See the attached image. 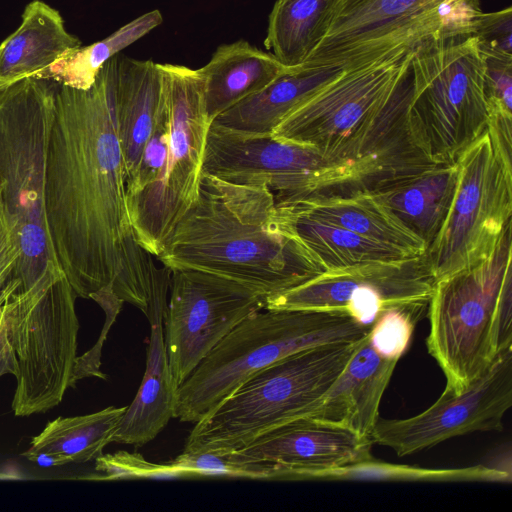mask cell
I'll return each instance as SVG.
<instances>
[{"label":"cell","instance_id":"obj_1","mask_svg":"<svg viewBox=\"0 0 512 512\" xmlns=\"http://www.w3.org/2000/svg\"><path fill=\"white\" fill-rule=\"evenodd\" d=\"M119 55L80 90L58 85L45 172L44 206L57 261L76 295L127 302L163 322L171 270L137 242L126 202L118 135Z\"/></svg>","mask_w":512,"mask_h":512},{"label":"cell","instance_id":"obj_2","mask_svg":"<svg viewBox=\"0 0 512 512\" xmlns=\"http://www.w3.org/2000/svg\"><path fill=\"white\" fill-rule=\"evenodd\" d=\"M170 270L215 275L265 299L325 272L278 214L266 186L201 173L195 201L157 257Z\"/></svg>","mask_w":512,"mask_h":512},{"label":"cell","instance_id":"obj_3","mask_svg":"<svg viewBox=\"0 0 512 512\" xmlns=\"http://www.w3.org/2000/svg\"><path fill=\"white\" fill-rule=\"evenodd\" d=\"M58 84L36 77L0 89V204L20 258L10 280L26 290L64 274L44 206L46 159Z\"/></svg>","mask_w":512,"mask_h":512},{"label":"cell","instance_id":"obj_4","mask_svg":"<svg viewBox=\"0 0 512 512\" xmlns=\"http://www.w3.org/2000/svg\"><path fill=\"white\" fill-rule=\"evenodd\" d=\"M511 229L486 259L435 280L426 345L451 391H463L512 347Z\"/></svg>","mask_w":512,"mask_h":512},{"label":"cell","instance_id":"obj_5","mask_svg":"<svg viewBox=\"0 0 512 512\" xmlns=\"http://www.w3.org/2000/svg\"><path fill=\"white\" fill-rule=\"evenodd\" d=\"M262 310L237 324L179 386L174 418L197 423L258 370L301 350L359 342L372 327L338 312Z\"/></svg>","mask_w":512,"mask_h":512},{"label":"cell","instance_id":"obj_6","mask_svg":"<svg viewBox=\"0 0 512 512\" xmlns=\"http://www.w3.org/2000/svg\"><path fill=\"white\" fill-rule=\"evenodd\" d=\"M359 342L301 350L253 373L195 423L183 451H237L278 426L306 417L339 377Z\"/></svg>","mask_w":512,"mask_h":512},{"label":"cell","instance_id":"obj_7","mask_svg":"<svg viewBox=\"0 0 512 512\" xmlns=\"http://www.w3.org/2000/svg\"><path fill=\"white\" fill-rule=\"evenodd\" d=\"M408 127L434 164H453L488 127L475 35L431 36L411 49Z\"/></svg>","mask_w":512,"mask_h":512},{"label":"cell","instance_id":"obj_8","mask_svg":"<svg viewBox=\"0 0 512 512\" xmlns=\"http://www.w3.org/2000/svg\"><path fill=\"white\" fill-rule=\"evenodd\" d=\"M0 296L16 364L12 410L16 416L45 412L75 383L77 295L62 274L26 290L4 287Z\"/></svg>","mask_w":512,"mask_h":512},{"label":"cell","instance_id":"obj_9","mask_svg":"<svg viewBox=\"0 0 512 512\" xmlns=\"http://www.w3.org/2000/svg\"><path fill=\"white\" fill-rule=\"evenodd\" d=\"M481 0H336L305 67L345 71L411 50L431 36L473 35Z\"/></svg>","mask_w":512,"mask_h":512},{"label":"cell","instance_id":"obj_10","mask_svg":"<svg viewBox=\"0 0 512 512\" xmlns=\"http://www.w3.org/2000/svg\"><path fill=\"white\" fill-rule=\"evenodd\" d=\"M159 65L165 77L169 108L168 153L157 181L126 200L137 242L154 257L162 253L175 226L197 197L211 125L199 69Z\"/></svg>","mask_w":512,"mask_h":512},{"label":"cell","instance_id":"obj_11","mask_svg":"<svg viewBox=\"0 0 512 512\" xmlns=\"http://www.w3.org/2000/svg\"><path fill=\"white\" fill-rule=\"evenodd\" d=\"M445 222L424 253L435 280L486 259L512 215V162L487 129L458 158Z\"/></svg>","mask_w":512,"mask_h":512},{"label":"cell","instance_id":"obj_12","mask_svg":"<svg viewBox=\"0 0 512 512\" xmlns=\"http://www.w3.org/2000/svg\"><path fill=\"white\" fill-rule=\"evenodd\" d=\"M410 58L408 50L363 68L344 70L289 113L271 136L312 147L353 170L358 148L390 99Z\"/></svg>","mask_w":512,"mask_h":512},{"label":"cell","instance_id":"obj_13","mask_svg":"<svg viewBox=\"0 0 512 512\" xmlns=\"http://www.w3.org/2000/svg\"><path fill=\"white\" fill-rule=\"evenodd\" d=\"M201 173L233 184L266 186L275 202L346 195L354 181L349 165L312 147L273 136H244L213 124L206 136Z\"/></svg>","mask_w":512,"mask_h":512},{"label":"cell","instance_id":"obj_14","mask_svg":"<svg viewBox=\"0 0 512 512\" xmlns=\"http://www.w3.org/2000/svg\"><path fill=\"white\" fill-rule=\"evenodd\" d=\"M435 278L424 254L328 270L265 299L264 309L343 313L371 327L389 310L427 312Z\"/></svg>","mask_w":512,"mask_h":512},{"label":"cell","instance_id":"obj_15","mask_svg":"<svg viewBox=\"0 0 512 512\" xmlns=\"http://www.w3.org/2000/svg\"><path fill=\"white\" fill-rule=\"evenodd\" d=\"M164 345L177 388L212 349L265 298L236 282L195 270H171Z\"/></svg>","mask_w":512,"mask_h":512},{"label":"cell","instance_id":"obj_16","mask_svg":"<svg viewBox=\"0 0 512 512\" xmlns=\"http://www.w3.org/2000/svg\"><path fill=\"white\" fill-rule=\"evenodd\" d=\"M512 406V347L461 392L444 389L429 408L406 419L379 417L373 443L400 456L433 447L455 436L481 431H501Z\"/></svg>","mask_w":512,"mask_h":512},{"label":"cell","instance_id":"obj_17","mask_svg":"<svg viewBox=\"0 0 512 512\" xmlns=\"http://www.w3.org/2000/svg\"><path fill=\"white\" fill-rule=\"evenodd\" d=\"M373 442L331 422L302 417L227 452L240 461L263 462L284 469L283 480H299L310 471L333 468L371 455Z\"/></svg>","mask_w":512,"mask_h":512},{"label":"cell","instance_id":"obj_18","mask_svg":"<svg viewBox=\"0 0 512 512\" xmlns=\"http://www.w3.org/2000/svg\"><path fill=\"white\" fill-rule=\"evenodd\" d=\"M397 359L379 354L369 333L359 342L345 368L306 417L344 426L371 439L382 396Z\"/></svg>","mask_w":512,"mask_h":512},{"label":"cell","instance_id":"obj_19","mask_svg":"<svg viewBox=\"0 0 512 512\" xmlns=\"http://www.w3.org/2000/svg\"><path fill=\"white\" fill-rule=\"evenodd\" d=\"M165 104L166 82L159 63L119 56L116 107L126 182Z\"/></svg>","mask_w":512,"mask_h":512},{"label":"cell","instance_id":"obj_20","mask_svg":"<svg viewBox=\"0 0 512 512\" xmlns=\"http://www.w3.org/2000/svg\"><path fill=\"white\" fill-rule=\"evenodd\" d=\"M81 47L58 10L41 0L24 9L20 26L0 44V89L38 78L58 59Z\"/></svg>","mask_w":512,"mask_h":512},{"label":"cell","instance_id":"obj_21","mask_svg":"<svg viewBox=\"0 0 512 512\" xmlns=\"http://www.w3.org/2000/svg\"><path fill=\"white\" fill-rule=\"evenodd\" d=\"M343 72L340 67L289 69L263 90L218 115L211 124L244 136H271L289 113Z\"/></svg>","mask_w":512,"mask_h":512},{"label":"cell","instance_id":"obj_22","mask_svg":"<svg viewBox=\"0 0 512 512\" xmlns=\"http://www.w3.org/2000/svg\"><path fill=\"white\" fill-rule=\"evenodd\" d=\"M289 69L271 52L246 40L220 45L199 69L208 119L212 123L218 115L263 90Z\"/></svg>","mask_w":512,"mask_h":512},{"label":"cell","instance_id":"obj_23","mask_svg":"<svg viewBox=\"0 0 512 512\" xmlns=\"http://www.w3.org/2000/svg\"><path fill=\"white\" fill-rule=\"evenodd\" d=\"M457 181V162L436 164L371 194L428 248L445 222Z\"/></svg>","mask_w":512,"mask_h":512},{"label":"cell","instance_id":"obj_24","mask_svg":"<svg viewBox=\"0 0 512 512\" xmlns=\"http://www.w3.org/2000/svg\"><path fill=\"white\" fill-rule=\"evenodd\" d=\"M276 204L289 205L364 238L396 248L410 257L422 255L427 250L425 244L369 192L320 195Z\"/></svg>","mask_w":512,"mask_h":512},{"label":"cell","instance_id":"obj_25","mask_svg":"<svg viewBox=\"0 0 512 512\" xmlns=\"http://www.w3.org/2000/svg\"><path fill=\"white\" fill-rule=\"evenodd\" d=\"M150 325L145 373L135 398L126 406L112 442L142 446L174 418L178 388L169 369L163 323Z\"/></svg>","mask_w":512,"mask_h":512},{"label":"cell","instance_id":"obj_26","mask_svg":"<svg viewBox=\"0 0 512 512\" xmlns=\"http://www.w3.org/2000/svg\"><path fill=\"white\" fill-rule=\"evenodd\" d=\"M276 207L282 220L316 257L325 271L366 262L410 257L396 248L364 238L289 205L276 204Z\"/></svg>","mask_w":512,"mask_h":512},{"label":"cell","instance_id":"obj_27","mask_svg":"<svg viewBox=\"0 0 512 512\" xmlns=\"http://www.w3.org/2000/svg\"><path fill=\"white\" fill-rule=\"evenodd\" d=\"M336 0H276L265 47L287 68L301 66L324 38Z\"/></svg>","mask_w":512,"mask_h":512},{"label":"cell","instance_id":"obj_28","mask_svg":"<svg viewBox=\"0 0 512 512\" xmlns=\"http://www.w3.org/2000/svg\"><path fill=\"white\" fill-rule=\"evenodd\" d=\"M126 409L107 407L73 417H58L35 436L25 453L48 452L67 458L70 463H85L100 457Z\"/></svg>","mask_w":512,"mask_h":512},{"label":"cell","instance_id":"obj_29","mask_svg":"<svg viewBox=\"0 0 512 512\" xmlns=\"http://www.w3.org/2000/svg\"><path fill=\"white\" fill-rule=\"evenodd\" d=\"M299 480L506 483L511 481V474L485 465L431 469L391 464L370 456L346 465L307 472Z\"/></svg>","mask_w":512,"mask_h":512},{"label":"cell","instance_id":"obj_30","mask_svg":"<svg viewBox=\"0 0 512 512\" xmlns=\"http://www.w3.org/2000/svg\"><path fill=\"white\" fill-rule=\"evenodd\" d=\"M163 22L159 10H152L120 27L103 40L67 53L38 78L58 85L86 90L95 82L102 67L129 45L144 37Z\"/></svg>","mask_w":512,"mask_h":512},{"label":"cell","instance_id":"obj_31","mask_svg":"<svg viewBox=\"0 0 512 512\" xmlns=\"http://www.w3.org/2000/svg\"><path fill=\"white\" fill-rule=\"evenodd\" d=\"M284 469L263 462L240 461L229 453L183 451L175 459L160 464V478L220 475L251 479L282 480Z\"/></svg>","mask_w":512,"mask_h":512},{"label":"cell","instance_id":"obj_32","mask_svg":"<svg viewBox=\"0 0 512 512\" xmlns=\"http://www.w3.org/2000/svg\"><path fill=\"white\" fill-rule=\"evenodd\" d=\"M170 137L169 108L166 104L142 151L133 176L126 182V200L148 190L159 178L168 153Z\"/></svg>","mask_w":512,"mask_h":512},{"label":"cell","instance_id":"obj_33","mask_svg":"<svg viewBox=\"0 0 512 512\" xmlns=\"http://www.w3.org/2000/svg\"><path fill=\"white\" fill-rule=\"evenodd\" d=\"M483 92L489 118H512V55L483 47Z\"/></svg>","mask_w":512,"mask_h":512},{"label":"cell","instance_id":"obj_34","mask_svg":"<svg viewBox=\"0 0 512 512\" xmlns=\"http://www.w3.org/2000/svg\"><path fill=\"white\" fill-rule=\"evenodd\" d=\"M424 313L393 309L380 314L369 331V340L384 357L399 360L409 346L415 325Z\"/></svg>","mask_w":512,"mask_h":512},{"label":"cell","instance_id":"obj_35","mask_svg":"<svg viewBox=\"0 0 512 512\" xmlns=\"http://www.w3.org/2000/svg\"><path fill=\"white\" fill-rule=\"evenodd\" d=\"M473 35L480 47L512 55V7L483 12L475 24Z\"/></svg>","mask_w":512,"mask_h":512},{"label":"cell","instance_id":"obj_36","mask_svg":"<svg viewBox=\"0 0 512 512\" xmlns=\"http://www.w3.org/2000/svg\"><path fill=\"white\" fill-rule=\"evenodd\" d=\"M157 467V464L147 462L141 455L118 452L98 457L95 469L102 474L99 479L117 480L156 478Z\"/></svg>","mask_w":512,"mask_h":512},{"label":"cell","instance_id":"obj_37","mask_svg":"<svg viewBox=\"0 0 512 512\" xmlns=\"http://www.w3.org/2000/svg\"><path fill=\"white\" fill-rule=\"evenodd\" d=\"M20 258V251L0 204V291L11 279Z\"/></svg>","mask_w":512,"mask_h":512},{"label":"cell","instance_id":"obj_38","mask_svg":"<svg viewBox=\"0 0 512 512\" xmlns=\"http://www.w3.org/2000/svg\"><path fill=\"white\" fill-rule=\"evenodd\" d=\"M16 374V364L9 343L3 313V299L0 296V377L5 374Z\"/></svg>","mask_w":512,"mask_h":512},{"label":"cell","instance_id":"obj_39","mask_svg":"<svg viewBox=\"0 0 512 512\" xmlns=\"http://www.w3.org/2000/svg\"><path fill=\"white\" fill-rule=\"evenodd\" d=\"M22 455L26 457L28 460L42 467L62 466L70 463V461L67 458L48 452H24Z\"/></svg>","mask_w":512,"mask_h":512}]
</instances>
